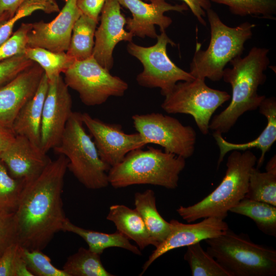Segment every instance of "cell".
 Segmentation results:
<instances>
[{
	"label": "cell",
	"mask_w": 276,
	"mask_h": 276,
	"mask_svg": "<svg viewBox=\"0 0 276 276\" xmlns=\"http://www.w3.org/2000/svg\"><path fill=\"white\" fill-rule=\"evenodd\" d=\"M68 159L59 154L35 179L25 185L14 218L17 242L29 250H43L62 230L66 218L62 193Z\"/></svg>",
	"instance_id": "cell-1"
},
{
	"label": "cell",
	"mask_w": 276,
	"mask_h": 276,
	"mask_svg": "<svg viewBox=\"0 0 276 276\" xmlns=\"http://www.w3.org/2000/svg\"><path fill=\"white\" fill-rule=\"evenodd\" d=\"M269 52L265 48L252 47L245 57L232 60L231 68L224 69L222 79L232 87L231 102L211 119L210 130L227 133L245 112L258 108L266 98L259 95L258 89L266 80L264 72L270 63Z\"/></svg>",
	"instance_id": "cell-2"
},
{
	"label": "cell",
	"mask_w": 276,
	"mask_h": 276,
	"mask_svg": "<svg viewBox=\"0 0 276 276\" xmlns=\"http://www.w3.org/2000/svg\"><path fill=\"white\" fill-rule=\"evenodd\" d=\"M186 159L152 147L129 152L122 162L110 168L109 184L118 189L134 185H152L175 189Z\"/></svg>",
	"instance_id": "cell-3"
},
{
	"label": "cell",
	"mask_w": 276,
	"mask_h": 276,
	"mask_svg": "<svg viewBox=\"0 0 276 276\" xmlns=\"http://www.w3.org/2000/svg\"><path fill=\"white\" fill-rule=\"evenodd\" d=\"M232 151L227 157L225 175L218 187L200 201L188 206H180L176 212L188 223L202 218L224 220L230 210L245 198L249 175L257 158L250 150Z\"/></svg>",
	"instance_id": "cell-4"
},
{
	"label": "cell",
	"mask_w": 276,
	"mask_h": 276,
	"mask_svg": "<svg viewBox=\"0 0 276 276\" xmlns=\"http://www.w3.org/2000/svg\"><path fill=\"white\" fill-rule=\"evenodd\" d=\"M205 12L211 29L210 43L205 50L196 46L189 73L195 78L218 81L222 79L226 65L242 54L244 45L251 38L256 25L246 21L229 27L211 8Z\"/></svg>",
	"instance_id": "cell-5"
},
{
	"label": "cell",
	"mask_w": 276,
	"mask_h": 276,
	"mask_svg": "<svg viewBox=\"0 0 276 276\" xmlns=\"http://www.w3.org/2000/svg\"><path fill=\"white\" fill-rule=\"evenodd\" d=\"M206 251L230 276H274L276 250L255 243L243 233L229 228L223 234L205 240Z\"/></svg>",
	"instance_id": "cell-6"
},
{
	"label": "cell",
	"mask_w": 276,
	"mask_h": 276,
	"mask_svg": "<svg viewBox=\"0 0 276 276\" xmlns=\"http://www.w3.org/2000/svg\"><path fill=\"white\" fill-rule=\"evenodd\" d=\"M53 150L68 160L67 169L89 189L107 187L110 167L100 158L91 136L86 131L81 113L73 112L59 144Z\"/></svg>",
	"instance_id": "cell-7"
},
{
	"label": "cell",
	"mask_w": 276,
	"mask_h": 276,
	"mask_svg": "<svg viewBox=\"0 0 276 276\" xmlns=\"http://www.w3.org/2000/svg\"><path fill=\"white\" fill-rule=\"evenodd\" d=\"M205 80L195 78L178 82L165 96L161 107L168 113L191 115L199 131L206 135L213 114L231 96L225 91L208 86Z\"/></svg>",
	"instance_id": "cell-8"
},
{
	"label": "cell",
	"mask_w": 276,
	"mask_h": 276,
	"mask_svg": "<svg viewBox=\"0 0 276 276\" xmlns=\"http://www.w3.org/2000/svg\"><path fill=\"white\" fill-rule=\"evenodd\" d=\"M153 45L146 47L129 42L128 52L137 58L143 66V71L136 77L137 83L147 88L158 87L164 97L169 93L179 81H190L195 78L189 73L178 67L169 57L167 47L176 44L165 31L158 35Z\"/></svg>",
	"instance_id": "cell-9"
},
{
	"label": "cell",
	"mask_w": 276,
	"mask_h": 276,
	"mask_svg": "<svg viewBox=\"0 0 276 276\" xmlns=\"http://www.w3.org/2000/svg\"><path fill=\"white\" fill-rule=\"evenodd\" d=\"M64 74L67 87L76 90L88 106L102 104L112 96L122 97L128 87L127 82L110 74L93 55L75 61Z\"/></svg>",
	"instance_id": "cell-10"
},
{
	"label": "cell",
	"mask_w": 276,
	"mask_h": 276,
	"mask_svg": "<svg viewBox=\"0 0 276 276\" xmlns=\"http://www.w3.org/2000/svg\"><path fill=\"white\" fill-rule=\"evenodd\" d=\"M132 120L134 128L147 145H159L165 151L185 159L193 155L196 133L192 127L161 113L136 114Z\"/></svg>",
	"instance_id": "cell-11"
},
{
	"label": "cell",
	"mask_w": 276,
	"mask_h": 276,
	"mask_svg": "<svg viewBox=\"0 0 276 276\" xmlns=\"http://www.w3.org/2000/svg\"><path fill=\"white\" fill-rule=\"evenodd\" d=\"M81 117L100 158L110 167L122 162L129 152L147 145L138 132L126 133L120 124L105 123L86 112L81 113Z\"/></svg>",
	"instance_id": "cell-12"
},
{
	"label": "cell",
	"mask_w": 276,
	"mask_h": 276,
	"mask_svg": "<svg viewBox=\"0 0 276 276\" xmlns=\"http://www.w3.org/2000/svg\"><path fill=\"white\" fill-rule=\"evenodd\" d=\"M72 100L61 75L49 80L41 124L40 147L45 153L60 143L72 112Z\"/></svg>",
	"instance_id": "cell-13"
},
{
	"label": "cell",
	"mask_w": 276,
	"mask_h": 276,
	"mask_svg": "<svg viewBox=\"0 0 276 276\" xmlns=\"http://www.w3.org/2000/svg\"><path fill=\"white\" fill-rule=\"evenodd\" d=\"M121 6L128 9L132 17L126 18V28L133 36L156 38L155 26L159 27L160 32L165 31L172 22V19L165 15L168 11L183 12L189 9L187 5H172L166 0H118Z\"/></svg>",
	"instance_id": "cell-14"
},
{
	"label": "cell",
	"mask_w": 276,
	"mask_h": 276,
	"mask_svg": "<svg viewBox=\"0 0 276 276\" xmlns=\"http://www.w3.org/2000/svg\"><path fill=\"white\" fill-rule=\"evenodd\" d=\"M59 14L50 22L32 24L28 34L27 47L41 48L54 52H65L70 43L75 23L82 14L77 0H66Z\"/></svg>",
	"instance_id": "cell-15"
},
{
	"label": "cell",
	"mask_w": 276,
	"mask_h": 276,
	"mask_svg": "<svg viewBox=\"0 0 276 276\" xmlns=\"http://www.w3.org/2000/svg\"><path fill=\"white\" fill-rule=\"evenodd\" d=\"M195 223H183L177 220L169 221L171 231L167 238L159 244L149 257L142 267L141 275L157 259L167 252L188 246L206 239L215 238L229 228L223 219L208 217Z\"/></svg>",
	"instance_id": "cell-16"
},
{
	"label": "cell",
	"mask_w": 276,
	"mask_h": 276,
	"mask_svg": "<svg viewBox=\"0 0 276 276\" xmlns=\"http://www.w3.org/2000/svg\"><path fill=\"white\" fill-rule=\"evenodd\" d=\"M101 14L100 24L95 34L93 56L109 71L113 65L112 55L116 45L122 41L131 42L133 36L124 29L126 18L121 13L118 0H106Z\"/></svg>",
	"instance_id": "cell-17"
},
{
	"label": "cell",
	"mask_w": 276,
	"mask_h": 276,
	"mask_svg": "<svg viewBox=\"0 0 276 276\" xmlns=\"http://www.w3.org/2000/svg\"><path fill=\"white\" fill-rule=\"evenodd\" d=\"M0 159L13 177L26 183L36 178L51 161L39 146L21 135H16L0 153Z\"/></svg>",
	"instance_id": "cell-18"
},
{
	"label": "cell",
	"mask_w": 276,
	"mask_h": 276,
	"mask_svg": "<svg viewBox=\"0 0 276 276\" xmlns=\"http://www.w3.org/2000/svg\"><path fill=\"white\" fill-rule=\"evenodd\" d=\"M43 74L34 62L0 87V123L11 128L21 108L35 94Z\"/></svg>",
	"instance_id": "cell-19"
},
{
	"label": "cell",
	"mask_w": 276,
	"mask_h": 276,
	"mask_svg": "<svg viewBox=\"0 0 276 276\" xmlns=\"http://www.w3.org/2000/svg\"><path fill=\"white\" fill-rule=\"evenodd\" d=\"M260 113L267 119V125L254 140L244 143H233L225 140L222 134L213 132V136L219 149L217 167L222 162L226 154L234 150L245 151L256 148L261 152L257 159L256 168L260 169L263 165L266 153L276 141V100L275 97L265 98L258 107Z\"/></svg>",
	"instance_id": "cell-20"
},
{
	"label": "cell",
	"mask_w": 276,
	"mask_h": 276,
	"mask_svg": "<svg viewBox=\"0 0 276 276\" xmlns=\"http://www.w3.org/2000/svg\"><path fill=\"white\" fill-rule=\"evenodd\" d=\"M48 86L49 80L44 73L35 94L21 108L11 127L15 135L25 136L39 147L43 107Z\"/></svg>",
	"instance_id": "cell-21"
},
{
	"label": "cell",
	"mask_w": 276,
	"mask_h": 276,
	"mask_svg": "<svg viewBox=\"0 0 276 276\" xmlns=\"http://www.w3.org/2000/svg\"><path fill=\"white\" fill-rule=\"evenodd\" d=\"M106 219L112 222L117 231L134 241L140 250L157 243L151 238L144 221L135 209L123 204H114L109 208Z\"/></svg>",
	"instance_id": "cell-22"
},
{
	"label": "cell",
	"mask_w": 276,
	"mask_h": 276,
	"mask_svg": "<svg viewBox=\"0 0 276 276\" xmlns=\"http://www.w3.org/2000/svg\"><path fill=\"white\" fill-rule=\"evenodd\" d=\"M62 231L78 235L86 242L89 250L99 255L109 247H119L137 255H142L141 250L131 244L129 239L118 231L108 234L87 229L76 225L67 218L63 223Z\"/></svg>",
	"instance_id": "cell-23"
},
{
	"label": "cell",
	"mask_w": 276,
	"mask_h": 276,
	"mask_svg": "<svg viewBox=\"0 0 276 276\" xmlns=\"http://www.w3.org/2000/svg\"><path fill=\"white\" fill-rule=\"evenodd\" d=\"M135 209L142 217L151 238L157 243L163 242L168 236L171 227L157 211L154 192L150 189L134 194Z\"/></svg>",
	"instance_id": "cell-24"
},
{
	"label": "cell",
	"mask_w": 276,
	"mask_h": 276,
	"mask_svg": "<svg viewBox=\"0 0 276 276\" xmlns=\"http://www.w3.org/2000/svg\"><path fill=\"white\" fill-rule=\"evenodd\" d=\"M98 21L82 14L74 24L70 43L66 53L76 61L93 55L95 34Z\"/></svg>",
	"instance_id": "cell-25"
},
{
	"label": "cell",
	"mask_w": 276,
	"mask_h": 276,
	"mask_svg": "<svg viewBox=\"0 0 276 276\" xmlns=\"http://www.w3.org/2000/svg\"><path fill=\"white\" fill-rule=\"evenodd\" d=\"M229 212L250 218L262 233L276 237V206L244 198Z\"/></svg>",
	"instance_id": "cell-26"
},
{
	"label": "cell",
	"mask_w": 276,
	"mask_h": 276,
	"mask_svg": "<svg viewBox=\"0 0 276 276\" xmlns=\"http://www.w3.org/2000/svg\"><path fill=\"white\" fill-rule=\"evenodd\" d=\"M100 255L89 249L80 247L68 257L62 270L68 276H113L102 263Z\"/></svg>",
	"instance_id": "cell-27"
},
{
	"label": "cell",
	"mask_w": 276,
	"mask_h": 276,
	"mask_svg": "<svg viewBox=\"0 0 276 276\" xmlns=\"http://www.w3.org/2000/svg\"><path fill=\"white\" fill-rule=\"evenodd\" d=\"M24 54L40 65L49 80L64 73L76 61L66 52H54L41 48L27 47Z\"/></svg>",
	"instance_id": "cell-28"
},
{
	"label": "cell",
	"mask_w": 276,
	"mask_h": 276,
	"mask_svg": "<svg viewBox=\"0 0 276 276\" xmlns=\"http://www.w3.org/2000/svg\"><path fill=\"white\" fill-rule=\"evenodd\" d=\"M245 198L276 206V171L261 172L253 167Z\"/></svg>",
	"instance_id": "cell-29"
},
{
	"label": "cell",
	"mask_w": 276,
	"mask_h": 276,
	"mask_svg": "<svg viewBox=\"0 0 276 276\" xmlns=\"http://www.w3.org/2000/svg\"><path fill=\"white\" fill-rule=\"evenodd\" d=\"M183 258L189 264L192 276H230L206 251L200 242L187 246Z\"/></svg>",
	"instance_id": "cell-30"
},
{
	"label": "cell",
	"mask_w": 276,
	"mask_h": 276,
	"mask_svg": "<svg viewBox=\"0 0 276 276\" xmlns=\"http://www.w3.org/2000/svg\"><path fill=\"white\" fill-rule=\"evenodd\" d=\"M227 6L236 15H251L275 20L276 0H210Z\"/></svg>",
	"instance_id": "cell-31"
},
{
	"label": "cell",
	"mask_w": 276,
	"mask_h": 276,
	"mask_svg": "<svg viewBox=\"0 0 276 276\" xmlns=\"http://www.w3.org/2000/svg\"><path fill=\"white\" fill-rule=\"evenodd\" d=\"M39 10L47 14L60 11L55 0H26L12 17L0 23V45L11 36L17 21Z\"/></svg>",
	"instance_id": "cell-32"
},
{
	"label": "cell",
	"mask_w": 276,
	"mask_h": 276,
	"mask_svg": "<svg viewBox=\"0 0 276 276\" xmlns=\"http://www.w3.org/2000/svg\"><path fill=\"white\" fill-rule=\"evenodd\" d=\"M26 183L13 177L0 159V211L14 213Z\"/></svg>",
	"instance_id": "cell-33"
},
{
	"label": "cell",
	"mask_w": 276,
	"mask_h": 276,
	"mask_svg": "<svg viewBox=\"0 0 276 276\" xmlns=\"http://www.w3.org/2000/svg\"><path fill=\"white\" fill-rule=\"evenodd\" d=\"M22 250L17 242L5 250L0 256V276H34L27 267Z\"/></svg>",
	"instance_id": "cell-34"
},
{
	"label": "cell",
	"mask_w": 276,
	"mask_h": 276,
	"mask_svg": "<svg viewBox=\"0 0 276 276\" xmlns=\"http://www.w3.org/2000/svg\"><path fill=\"white\" fill-rule=\"evenodd\" d=\"M22 255L27 268L34 276H68L62 269L55 267L42 250L22 247Z\"/></svg>",
	"instance_id": "cell-35"
},
{
	"label": "cell",
	"mask_w": 276,
	"mask_h": 276,
	"mask_svg": "<svg viewBox=\"0 0 276 276\" xmlns=\"http://www.w3.org/2000/svg\"><path fill=\"white\" fill-rule=\"evenodd\" d=\"M32 24L22 23L6 41L0 45V61L22 54L27 48L28 34Z\"/></svg>",
	"instance_id": "cell-36"
},
{
	"label": "cell",
	"mask_w": 276,
	"mask_h": 276,
	"mask_svg": "<svg viewBox=\"0 0 276 276\" xmlns=\"http://www.w3.org/2000/svg\"><path fill=\"white\" fill-rule=\"evenodd\" d=\"M34 63L24 53L0 61V87L11 81Z\"/></svg>",
	"instance_id": "cell-37"
},
{
	"label": "cell",
	"mask_w": 276,
	"mask_h": 276,
	"mask_svg": "<svg viewBox=\"0 0 276 276\" xmlns=\"http://www.w3.org/2000/svg\"><path fill=\"white\" fill-rule=\"evenodd\" d=\"M16 242L17 233L14 213L0 211V256L9 246Z\"/></svg>",
	"instance_id": "cell-38"
},
{
	"label": "cell",
	"mask_w": 276,
	"mask_h": 276,
	"mask_svg": "<svg viewBox=\"0 0 276 276\" xmlns=\"http://www.w3.org/2000/svg\"><path fill=\"white\" fill-rule=\"evenodd\" d=\"M106 0H77V5L82 14L99 21V14Z\"/></svg>",
	"instance_id": "cell-39"
},
{
	"label": "cell",
	"mask_w": 276,
	"mask_h": 276,
	"mask_svg": "<svg viewBox=\"0 0 276 276\" xmlns=\"http://www.w3.org/2000/svg\"><path fill=\"white\" fill-rule=\"evenodd\" d=\"M148 2L149 0H142ZM190 9L200 24L206 26V22L204 19L206 17L205 11L211 8L210 0H181Z\"/></svg>",
	"instance_id": "cell-40"
},
{
	"label": "cell",
	"mask_w": 276,
	"mask_h": 276,
	"mask_svg": "<svg viewBox=\"0 0 276 276\" xmlns=\"http://www.w3.org/2000/svg\"><path fill=\"white\" fill-rule=\"evenodd\" d=\"M26 0H0V18L7 20L12 17ZM65 1L66 0H63Z\"/></svg>",
	"instance_id": "cell-41"
},
{
	"label": "cell",
	"mask_w": 276,
	"mask_h": 276,
	"mask_svg": "<svg viewBox=\"0 0 276 276\" xmlns=\"http://www.w3.org/2000/svg\"><path fill=\"white\" fill-rule=\"evenodd\" d=\"M15 136L11 128L0 123V153L10 145Z\"/></svg>",
	"instance_id": "cell-42"
},
{
	"label": "cell",
	"mask_w": 276,
	"mask_h": 276,
	"mask_svg": "<svg viewBox=\"0 0 276 276\" xmlns=\"http://www.w3.org/2000/svg\"><path fill=\"white\" fill-rule=\"evenodd\" d=\"M266 171H276V157L275 155L272 157L267 162L266 168Z\"/></svg>",
	"instance_id": "cell-43"
},
{
	"label": "cell",
	"mask_w": 276,
	"mask_h": 276,
	"mask_svg": "<svg viewBox=\"0 0 276 276\" xmlns=\"http://www.w3.org/2000/svg\"><path fill=\"white\" fill-rule=\"evenodd\" d=\"M5 20H5V19H4L3 18H0V23L4 21H5Z\"/></svg>",
	"instance_id": "cell-44"
}]
</instances>
